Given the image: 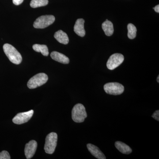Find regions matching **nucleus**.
Instances as JSON below:
<instances>
[{
    "instance_id": "obj_22",
    "label": "nucleus",
    "mask_w": 159,
    "mask_h": 159,
    "mask_svg": "<svg viewBox=\"0 0 159 159\" xmlns=\"http://www.w3.org/2000/svg\"><path fill=\"white\" fill-rule=\"evenodd\" d=\"M153 9H154L155 11H156L157 13H159V5H157V6H156L154 8H153Z\"/></svg>"
},
{
    "instance_id": "obj_3",
    "label": "nucleus",
    "mask_w": 159,
    "mask_h": 159,
    "mask_svg": "<svg viewBox=\"0 0 159 159\" xmlns=\"http://www.w3.org/2000/svg\"><path fill=\"white\" fill-rule=\"evenodd\" d=\"M48 77L44 73H39L31 77L28 81V88L30 89H34L45 84L48 81Z\"/></svg>"
},
{
    "instance_id": "obj_13",
    "label": "nucleus",
    "mask_w": 159,
    "mask_h": 159,
    "mask_svg": "<svg viewBox=\"0 0 159 159\" xmlns=\"http://www.w3.org/2000/svg\"><path fill=\"white\" fill-rule=\"evenodd\" d=\"M54 37L58 42L63 44H67L69 42V39L67 34L62 30H59L55 32Z\"/></svg>"
},
{
    "instance_id": "obj_9",
    "label": "nucleus",
    "mask_w": 159,
    "mask_h": 159,
    "mask_svg": "<svg viewBox=\"0 0 159 159\" xmlns=\"http://www.w3.org/2000/svg\"><path fill=\"white\" fill-rule=\"evenodd\" d=\"M37 147V142L34 140H32L26 144L25 149L26 158L31 159L33 157L36 152Z\"/></svg>"
},
{
    "instance_id": "obj_8",
    "label": "nucleus",
    "mask_w": 159,
    "mask_h": 159,
    "mask_svg": "<svg viewBox=\"0 0 159 159\" xmlns=\"http://www.w3.org/2000/svg\"><path fill=\"white\" fill-rule=\"evenodd\" d=\"M34 114V111L30 110L25 112L20 113L16 115L12 119V122L15 124H20L26 123L31 119Z\"/></svg>"
},
{
    "instance_id": "obj_11",
    "label": "nucleus",
    "mask_w": 159,
    "mask_h": 159,
    "mask_svg": "<svg viewBox=\"0 0 159 159\" xmlns=\"http://www.w3.org/2000/svg\"><path fill=\"white\" fill-rule=\"evenodd\" d=\"M87 146L89 151L95 157L99 159H106L104 154L102 153V151L97 146L91 144H88Z\"/></svg>"
},
{
    "instance_id": "obj_17",
    "label": "nucleus",
    "mask_w": 159,
    "mask_h": 159,
    "mask_svg": "<svg viewBox=\"0 0 159 159\" xmlns=\"http://www.w3.org/2000/svg\"><path fill=\"white\" fill-rule=\"evenodd\" d=\"M48 0H31L30 6L31 8H36L48 5Z\"/></svg>"
},
{
    "instance_id": "obj_2",
    "label": "nucleus",
    "mask_w": 159,
    "mask_h": 159,
    "mask_svg": "<svg viewBox=\"0 0 159 159\" xmlns=\"http://www.w3.org/2000/svg\"><path fill=\"white\" fill-rule=\"evenodd\" d=\"M87 117V114L84 106L77 103L74 106L72 111V118L74 122L81 123L84 121Z\"/></svg>"
},
{
    "instance_id": "obj_6",
    "label": "nucleus",
    "mask_w": 159,
    "mask_h": 159,
    "mask_svg": "<svg viewBox=\"0 0 159 159\" xmlns=\"http://www.w3.org/2000/svg\"><path fill=\"white\" fill-rule=\"evenodd\" d=\"M103 88L106 93L110 95H121L124 91V86L117 82H111L106 84Z\"/></svg>"
},
{
    "instance_id": "obj_7",
    "label": "nucleus",
    "mask_w": 159,
    "mask_h": 159,
    "mask_svg": "<svg viewBox=\"0 0 159 159\" xmlns=\"http://www.w3.org/2000/svg\"><path fill=\"white\" fill-rule=\"evenodd\" d=\"M124 60V56L122 54L119 53L114 54L109 58L107 63V66L109 70H113L120 66Z\"/></svg>"
},
{
    "instance_id": "obj_18",
    "label": "nucleus",
    "mask_w": 159,
    "mask_h": 159,
    "mask_svg": "<svg viewBox=\"0 0 159 159\" xmlns=\"http://www.w3.org/2000/svg\"><path fill=\"white\" fill-rule=\"evenodd\" d=\"M128 29V37L131 39H134L136 36L137 29L135 26L132 24H128L127 26Z\"/></svg>"
},
{
    "instance_id": "obj_16",
    "label": "nucleus",
    "mask_w": 159,
    "mask_h": 159,
    "mask_svg": "<svg viewBox=\"0 0 159 159\" xmlns=\"http://www.w3.org/2000/svg\"><path fill=\"white\" fill-rule=\"evenodd\" d=\"M33 50L37 52H40L43 56H48L49 55L48 49L45 45L34 44L32 47Z\"/></svg>"
},
{
    "instance_id": "obj_12",
    "label": "nucleus",
    "mask_w": 159,
    "mask_h": 159,
    "mask_svg": "<svg viewBox=\"0 0 159 159\" xmlns=\"http://www.w3.org/2000/svg\"><path fill=\"white\" fill-rule=\"evenodd\" d=\"M51 58L57 62L67 64L70 62V59L64 54L59 53L57 51H53L51 53Z\"/></svg>"
},
{
    "instance_id": "obj_19",
    "label": "nucleus",
    "mask_w": 159,
    "mask_h": 159,
    "mask_svg": "<svg viewBox=\"0 0 159 159\" xmlns=\"http://www.w3.org/2000/svg\"><path fill=\"white\" fill-rule=\"evenodd\" d=\"M11 159L9 154L6 151H3L0 152V159Z\"/></svg>"
},
{
    "instance_id": "obj_20",
    "label": "nucleus",
    "mask_w": 159,
    "mask_h": 159,
    "mask_svg": "<svg viewBox=\"0 0 159 159\" xmlns=\"http://www.w3.org/2000/svg\"><path fill=\"white\" fill-rule=\"evenodd\" d=\"M152 117L155 119L157 121H159V111H156L152 115Z\"/></svg>"
},
{
    "instance_id": "obj_10",
    "label": "nucleus",
    "mask_w": 159,
    "mask_h": 159,
    "mask_svg": "<svg viewBox=\"0 0 159 159\" xmlns=\"http://www.w3.org/2000/svg\"><path fill=\"white\" fill-rule=\"evenodd\" d=\"M84 23V20L83 19H78L76 21L74 26V32L80 37H84L85 35Z\"/></svg>"
},
{
    "instance_id": "obj_14",
    "label": "nucleus",
    "mask_w": 159,
    "mask_h": 159,
    "mask_svg": "<svg viewBox=\"0 0 159 159\" xmlns=\"http://www.w3.org/2000/svg\"><path fill=\"white\" fill-rule=\"evenodd\" d=\"M102 28L106 35L110 36L114 33L113 25L110 21L107 20L102 24Z\"/></svg>"
},
{
    "instance_id": "obj_5",
    "label": "nucleus",
    "mask_w": 159,
    "mask_h": 159,
    "mask_svg": "<svg viewBox=\"0 0 159 159\" xmlns=\"http://www.w3.org/2000/svg\"><path fill=\"white\" fill-rule=\"evenodd\" d=\"M55 20V17L53 15L42 16L36 19L33 26L35 29H45L53 24Z\"/></svg>"
},
{
    "instance_id": "obj_23",
    "label": "nucleus",
    "mask_w": 159,
    "mask_h": 159,
    "mask_svg": "<svg viewBox=\"0 0 159 159\" xmlns=\"http://www.w3.org/2000/svg\"><path fill=\"white\" fill-rule=\"evenodd\" d=\"M157 81L158 83H159V76H158L157 78Z\"/></svg>"
},
{
    "instance_id": "obj_4",
    "label": "nucleus",
    "mask_w": 159,
    "mask_h": 159,
    "mask_svg": "<svg viewBox=\"0 0 159 159\" xmlns=\"http://www.w3.org/2000/svg\"><path fill=\"white\" fill-rule=\"evenodd\" d=\"M57 135L55 133L49 134L46 138L44 150L46 153L52 154L54 153L57 146Z\"/></svg>"
},
{
    "instance_id": "obj_1",
    "label": "nucleus",
    "mask_w": 159,
    "mask_h": 159,
    "mask_svg": "<svg viewBox=\"0 0 159 159\" xmlns=\"http://www.w3.org/2000/svg\"><path fill=\"white\" fill-rule=\"evenodd\" d=\"M3 50L10 61L15 64L19 65L22 61V57L15 48L9 44L6 43L3 46Z\"/></svg>"
},
{
    "instance_id": "obj_21",
    "label": "nucleus",
    "mask_w": 159,
    "mask_h": 159,
    "mask_svg": "<svg viewBox=\"0 0 159 159\" xmlns=\"http://www.w3.org/2000/svg\"><path fill=\"white\" fill-rule=\"evenodd\" d=\"M24 0H12L13 4L16 6H19L23 3Z\"/></svg>"
},
{
    "instance_id": "obj_15",
    "label": "nucleus",
    "mask_w": 159,
    "mask_h": 159,
    "mask_svg": "<svg viewBox=\"0 0 159 159\" xmlns=\"http://www.w3.org/2000/svg\"><path fill=\"white\" fill-rule=\"evenodd\" d=\"M115 146L118 150L124 154H129L132 152L131 148L125 143L121 142H116L115 143Z\"/></svg>"
}]
</instances>
